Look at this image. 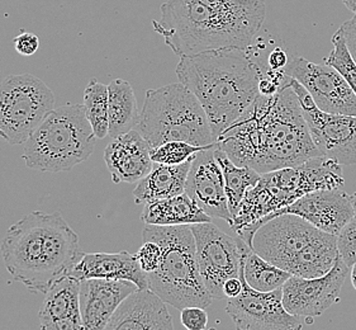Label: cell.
I'll return each mask as SVG.
<instances>
[{
  "instance_id": "10",
  "label": "cell",
  "mask_w": 356,
  "mask_h": 330,
  "mask_svg": "<svg viewBox=\"0 0 356 330\" xmlns=\"http://www.w3.org/2000/svg\"><path fill=\"white\" fill-rule=\"evenodd\" d=\"M55 108L49 86L31 74L9 75L0 83V137L24 144Z\"/></svg>"
},
{
  "instance_id": "15",
  "label": "cell",
  "mask_w": 356,
  "mask_h": 330,
  "mask_svg": "<svg viewBox=\"0 0 356 330\" xmlns=\"http://www.w3.org/2000/svg\"><path fill=\"white\" fill-rule=\"evenodd\" d=\"M286 77L296 79L311 94L316 106L339 115L356 116V95L348 81L331 65L314 64L294 56L283 69Z\"/></svg>"
},
{
  "instance_id": "26",
  "label": "cell",
  "mask_w": 356,
  "mask_h": 330,
  "mask_svg": "<svg viewBox=\"0 0 356 330\" xmlns=\"http://www.w3.org/2000/svg\"><path fill=\"white\" fill-rule=\"evenodd\" d=\"M214 158L223 173L228 208L234 219L245 194L252 187L257 186V182L261 178V174L248 165L235 164L227 154L217 146H214Z\"/></svg>"
},
{
  "instance_id": "18",
  "label": "cell",
  "mask_w": 356,
  "mask_h": 330,
  "mask_svg": "<svg viewBox=\"0 0 356 330\" xmlns=\"http://www.w3.org/2000/svg\"><path fill=\"white\" fill-rule=\"evenodd\" d=\"M138 288L131 281H80V313L84 330L106 329L121 302Z\"/></svg>"
},
{
  "instance_id": "3",
  "label": "cell",
  "mask_w": 356,
  "mask_h": 330,
  "mask_svg": "<svg viewBox=\"0 0 356 330\" xmlns=\"http://www.w3.org/2000/svg\"><path fill=\"white\" fill-rule=\"evenodd\" d=\"M261 66L246 50H212L180 58L177 75L206 111L214 139L235 123L259 95Z\"/></svg>"
},
{
  "instance_id": "40",
  "label": "cell",
  "mask_w": 356,
  "mask_h": 330,
  "mask_svg": "<svg viewBox=\"0 0 356 330\" xmlns=\"http://www.w3.org/2000/svg\"><path fill=\"white\" fill-rule=\"evenodd\" d=\"M350 269H351V283L356 290V263Z\"/></svg>"
},
{
  "instance_id": "7",
  "label": "cell",
  "mask_w": 356,
  "mask_h": 330,
  "mask_svg": "<svg viewBox=\"0 0 356 330\" xmlns=\"http://www.w3.org/2000/svg\"><path fill=\"white\" fill-rule=\"evenodd\" d=\"M341 166L335 160L321 155L297 166L264 173L257 186L245 194L229 228L236 234L265 216L292 205L305 194L341 188L345 183Z\"/></svg>"
},
{
  "instance_id": "5",
  "label": "cell",
  "mask_w": 356,
  "mask_h": 330,
  "mask_svg": "<svg viewBox=\"0 0 356 330\" xmlns=\"http://www.w3.org/2000/svg\"><path fill=\"white\" fill-rule=\"evenodd\" d=\"M251 248L274 266L305 278L326 274L339 257L337 235L293 214H282L263 223L254 234Z\"/></svg>"
},
{
  "instance_id": "25",
  "label": "cell",
  "mask_w": 356,
  "mask_h": 330,
  "mask_svg": "<svg viewBox=\"0 0 356 330\" xmlns=\"http://www.w3.org/2000/svg\"><path fill=\"white\" fill-rule=\"evenodd\" d=\"M109 98V132L113 137L135 129L140 121V112L137 106L135 91L129 81L113 79L108 84Z\"/></svg>"
},
{
  "instance_id": "37",
  "label": "cell",
  "mask_w": 356,
  "mask_h": 330,
  "mask_svg": "<svg viewBox=\"0 0 356 330\" xmlns=\"http://www.w3.org/2000/svg\"><path fill=\"white\" fill-rule=\"evenodd\" d=\"M288 54L284 50H282L280 47H275L271 51L268 58V65L273 70H282L284 69L288 64Z\"/></svg>"
},
{
  "instance_id": "19",
  "label": "cell",
  "mask_w": 356,
  "mask_h": 330,
  "mask_svg": "<svg viewBox=\"0 0 356 330\" xmlns=\"http://www.w3.org/2000/svg\"><path fill=\"white\" fill-rule=\"evenodd\" d=\"M106 329L172 330L174 324L166 302L150 288H138L121 302Z\"/></svg>"
},
{
  "instance_id": "28",
  "label": "cell",
  "mask_w": 356,
  "mask_h": 330,
  "mask_svg": "<svg viewBox=\"0 0 356 330\" xmlns=\"http://www.w3.org/2000/svg\"><path fill=\"white\" fill-rule=\"evenodd\" d=\"M84 107L97 139H106L109 132L108 86L92 79L84 91Z\"/></svg>"
},
{
  "instance_id": "1",
  "label": "cell",
  "mask_w": 356,
  "mask_h": 330,
  "mask_svg": "<svg viewBox=\"0 0 356 330\" xmlns=\"http://www.w3.org/2000/svg\"><path fill=\"white\" fill-rule=\"evenodd\" d=\"M288 81L289 78L274 95L259 94L254 104L217 139L216 146L235 164L264 174L321 157L300 100Z\"/></svg>"
},
{
  "instance_id": "9",
  "label": "cell",
  "mask_w": 356,
  "mask_h": 330,
  "mask_svg": "<svg viewBox=\"0 0 356 330\" xmlns=\"http://www.w3.org/2000/svg\"><path fill=\"white\" fill-rule=\"evenodd\" d=\"M97 136L84 104L54 108L24 143L23 159L29 169L67 172L93 154Z\"/></svg>"
},
{
  "instance_id": "13",
  "label": "cell",
  "mask_w": 356,
  "mask_h": 330,
  "mask_svg": "<svg viewBox=\"0 0 356 330\" xmlns=\"http://www.w3.org/2000/svg\"><path fill=\"white\" fill-rule=\"evenodd\" d=\"M282 214H293L303 217L316 228L334 235H337L342 228L355 216L350 196L345 194L341 188L320 189L305 194L300 200L293 202L292 205L265 216L254 225L237 231L236 235L241 237L246 244L251 246L257 230L268 220Z\"/></svg>"
},
{
  "instance_id": "17",
  "label": "cell",
  "mask_w": 356,
  "mask_h": 330,
  "mask_svg": "<svg viewBox=\"0 0 356 330\" xmlns=\"http://www.w3.org/2000/svg\"><path fill=\"white\" fill-rule=\"evenodd\" d=\"M216 144L200 150L188 174L186 194L212 219H221L228 225L232 215L228 208L227 194L221 166L214 158Z\"/></svg>"
},
{
  "instance_id": "29",
  "label": "cell",
  "mask_w": 356,
  "mask_h": 330,
  "mask_svg": "<svg viewBox=\"0 0 356 330\" xmlns=\"http://www.w3.org/2000/svg\"><path fill=\"white\" fill-rule=\"evenodd\" d=\"M332 51L325 58L323 63L335 68L348 81L356 95V63L348 49L341 27L336 31L332 37Z\"/></svg>"
},
{
  "instance_id": "31",
  "label": "cell",
  "mask_w": 356,
  "mask_h": 330,
  "mask_svg": "<svg viewBox=\"0 0 356 330\" xmlns=\"http://www.w3.org/2000/svg\"><path fill=\"white\" fill-rule=\"evenodd\" d=\"M207 7L227 15L259 18L265 21L266 6L264 0H200Z\"/></svg>"
},
{
  "instance_id": "20",
  "label": "cell",
  "mask_w": 356,
  "mask_h": 330,
  "mask_svg": "<svg viewBox=\"0 0 356 330\" xmlns=\"http://www.w3.org/2000/svg\"><path fill=\"white\" fill-rule=\"evenodd\" d=\"M150 145L138 129L113 137L104 150V160L114 183H137L152 169Z\"/></svg>"
},
{
  "instance_id": "41",
  "label": "cell",
  "mask_w": 356,
  "mask_h": 330,
  "mask_svg": "<svg viewBox=\"0 0 356 330\" xmlns=\"http://www.w3.org/2000/svg\"><path fill=\"white\" fill-rule=\"evenodd\" d=\"M350 200H351V203H353V207H354V214L356 216V192L355 194H351L350 196Z\"/></svg>"
},
{
  "instance_id": "6",
  "label": "cell",
  "mask_w": 356,
  "mask_h": 330,
  "mask_svg": "<svg viewBox=\"0 0 356 330\" xmlns=\"http://www.w3.org/2000/svg\"><path fill=\"white\" fill-rule=\"evenodd\" d=\"M143 237L156 242L163 249L160 266L147 273L151 291L175 309L186 306L207 309L214 299L200 276L191 225H145Z\"/></svg>"
},
{
  "instance_id": "11",
  "label": "cell",
  "mask_w": 356,
  "mask_h": 330,
  "mask_svg": "<svg viewBox=\"0 0 356 330\" xmlns=\"http://www.w3.org/2000/svg\"><path fill=\"white\" fill-rule=\"evenodd\" d=\"M200 272L214 300L223 294L226 281L240 276L243 248L241 237H229L212 221L192 223Z\"/></svg>"
},
{
  "instance_id": "36",
  "label": "cell",
  "mask_w": 356,
  "mask_h": 330,
  "mask_svg": "<svg viewBox=\"0 0 356 330\" xmlns=\"http://www.w3.org/2000/svg\"><path fill=\"white\" fill-rule=\"evenodd\" d=\"M341 29L350 54L356 63V15L349 21L345 22L341 26Z\"/></svg>"
},
{
  "instance_id": "30",
  "label": "cell",
  "mask_w": 356,
  "mask_h": 330,
  "mask_svg": "<svg viewBox=\"0 0 356 330\" xmlns=\"http://www.w3.org/2000/svg\"><path fill=\"white\" fill-rule=\"evenodd\" d=\"M207 148L209 146H197L186 141H168L150 149V155L154 163L179 165L194 158L200 150Z\"/></svg>"
},
{
  "instance_id": "33",
  "label": "cell",
  "mask_w": 356,
  "mask_h": 330,
  "mask_svg": "<svg viewBox=\"0 0 356 330\" xmlns=\"http://www.w3.org/2000/svg\"><path fill=\"white\" fill-rule=\"evenodd\" d=\"M136 258L145 272H154V271H156L161 263L163 249L160 245L157 244L156 242L145 240L143 246L136 253Z\"/></svg>"
},
{
  "instance_id": "8",
  "label": "cell",
  "mask_w": 356,
  "mask_h": 330,
  "mask_svg": "<svg viewBox=\"0 0 356 330\" xmlns=\"http://www.w3.org/2000/svg\"><path fill=\"white\" fill-rule=\"evenodd\" d=\"M137 129L151 149L168 141H186L197 146L216 144L204 108L183 83L146 92Z\"/></svg>"
},
{
  "instance_id": "32",
  "label": "cell",
  "mask_w": 356,
  "mask_h": 330,
  "mask_svg": "<svg viewBox=\"0 0 356 330\" xmlns=\"http://www.w3.org/2000/svg\"><path fill=\"white\" fill-rule=\"evenodd\" d=\"M337 251L340 258L346 266L356 263V216L346 223L337 234Z\"/></svg>"
},
{
  "instance_id": "2",
  "label": "cell",
  "mask_w": 356,
  "mask_h": 330,
  "mask_svg": "<svg viewBox=\"0 0 356 330\" xmlns=\"http://www.w3.org/2000/svg\"><path fill=\"white\" fill-rule=\"evenodd\" d=\"M13 280L33 294H46L86 254L76 233L60 212L33 211L7 230L0 245Z\"/></svg>"
},
{
  "instance_id": "12",
  "label": "cell",
  "mask_w": 356,
  "mask_h": 330,
  "mask_svg": "<svg viewBox=\"0 0 356 330\" xmlns=\"http://www.w3.org/2000/svg\"><path fill=\"white\" fill-rule=\"evenodd\" d=\"M288 84L300 100L309 134L321 155L339 164H356V116L325 112L297 80L289 78Z\"/></svg>"
},
{
  "instance_id": "34",
  "label": "cell",
  "mask_w": 356,
  "mask_h": 330,
  "mask_svg": "<svg viewBox=\"0 0 356 330\" xmlns=\"http://www.w3.org/2000/svg\"><path fill=\"white\" fill-rule=\"evenodd\" d=\"M180 322L188 330H204L208 324V314L204 308L186 306L181 309Z\"/></svg>"
},
{
  "instance_id": "4",
  "label": "cell",
  "mask_w": 356,
  "mask_h": 330,
  "mask_svg": "<svg viewBox=\"0 0 356 330\" xmlns=\"http://www.w3.org/2000/svg\"><path fill=\"white\" fill-rule=\"evenodd\" d=\"M154 29L180 58L206 51L246 50L264 19L217 12L200 0H166Z\"/></svg>"
},
{
  "instance_id": "22",
  "label": "cell",
  "mask_w": 356,
  "mask_h": 330,
  "mask_svg": "<svg viewBox=\"0 0 356 330\" xmlns=\"http://www.w3.org/2000/svg\"><path fill=\"white\" fill-rule=\"evenodd\" d=\"M66 276H72L79 281L88 278L131 281L140 290L149 288L147 273L140 266L136 254L126 251L115 254L86 253Z\"/></svg>"
},
{
  "instance_id": "16",
  "label": "cell",
  "mask_w": 356,
  "mask_h": 330,
  "mask_svg": "<svg viewBox=\"0 0 356 330\" xmlns=\"http://www.w3.org/2000/svg\"><path fill=\"white\" fill-rule=\"evenodd\" d=\"M349 269L339 256L334 267L323 276L314 278L291 276L282 288L285 309L292 315L309 320L322 315L339 301Z\"/></svg>"
},
{
  "instance_id": "27",
  "label": "cell",
  "mask_w": 356,
  "mask_h": 330,
  "mask_svg": "<svg viewBox=\"0 0 356 330\" xmlns=\"http://www.w3.org/2000/svg\"><path fill=\"white\" fill-rule=\"evenodd\" d=\"M241 267L250 288L261 292H270L283 288L286 280L292 276L291 273L265 260L246 243L243 244Z\"/></svg>"
},
{
  "instance_id": "21",
  "label": "cell",
  "mask_w": 356,
  "mask_h": 330,
  "mask_svg": "<svg viewBox=\"0 0 356 330\" xmlns=\"http://www.w3.org/2000/svg\"><path fill=\"white\" fill-rule=\"evenodd\" d=\"M80 281L64 276L44 294L38 319L43 330H84L80 313Z\"/></svg>"
},
{
  "instance_id": "14",
  "label": "cell",
  "mask_w": 356,
  "mask_h": 330,
  "mask_svg": "<svg viewBox=\"0 0 356 330\" xmlns=\"http://www.w3.org/2000/svg\"><path fill=\"white\" fill-rule=\"evenodd\" d=\"M243 291L229 299L226 313L236 327L241 330H296L302 329L300 316L288 313L283 304V291L278 288L270 292H261L245 280L243 267L240 269Z\"/></svg>"
},
{
  "instance_id": "38",
  "label": "cell",
  "mask_w": 356,
  "mask_h": 330,
  "mask_svg": "<svg viewBox=\"0 0 356 330\" xmlns=\"http://www.w3.org/2000/svg\"><path fill=\"white\" fill-rule=\"evenodd\" d=\"M241 291H243V282H241L240 276L229 278L223 285V294L228 299L236 297L237 294H241Z\"/></svg>"
},
{
  "instance_id": "23",
  "label": "cell",
  "mask_w": 356,
  "mask_h": 330,
  "mask_svg": "<svg viewBox=\"0 0 356 330\" xmlns=\"http://www.w3.org/2000/svg\"><path fill=\"white\" fill-rule=\"evenodd\" d=\"M193 159L179 165L154 163L151 172L137 182L134 189L136 203H149L184 194Z\"/></svg>"
},
{
  "instance_id": "39",
  "label": "cell",
  "mask_w": 356,
  "mask_h": 330,
  "mask_svg": "<svg viewBox=\"0 0 356 330\" xmlns=\"http://www.w3.org/2000/svg\"><path fill=\"white\" fill-rule=\"evenodd\" d=\"M343 6L356 15V0H342Z\"/></svg>"
},
{
  "instance_id": "24",
  "label": "cell",
  "mask_w": 356,
  "mask_h": 330,
  "mask_svg": "<svg viewBox=\"0 0 356 330\" xmlns=\"http://www.w3.org/2000/svg\"><path fill=\"white\" fill-rule=\"evenodd\" d=\"M141 220L145 225H192L208 223L212 217L184 192L175 197L145 203Z\"/></svg>"
},
{
  "instance_id": "35",
  "label": "cell",
  "mask_w": 356,
  "mask_h": 330,
  "mask_svg": "<svg viewBox=\"0 0 356 330\" xmlns=\"http://www.w3.org/2000/svg\"><path fill=\"white\" fill-rule=\"evenodd\" d=\"M15 51L22 56H32L40 49V40L35 33L22 32L13 40Z\"/></svg>"
}]
</instances>
